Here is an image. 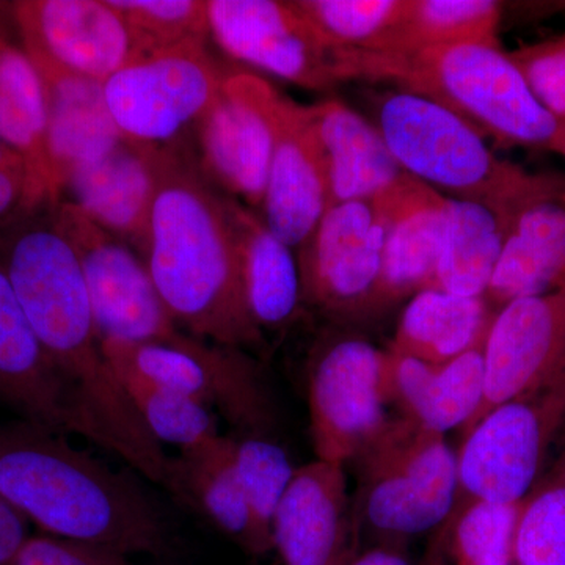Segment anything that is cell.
<instances>
[{
    "instance_id": "obj_19",
    "label": "cell",
    "mask_w": 565,
    "mask_h": 565,
    "mask_svg": "<svg viewBox=\"0 0 565 565\" xmlns=\"http://www.w3.org/2000/svg\"><path fill=\"white\" fill-rule=\"evenodd\" d=\"M388 217L381 277L363 322L375 321L433 288L445 196L405 173L377 196Z\"/></svg>"
},
{
    "instance_id": "obj_36",
    "label": "cell",
    "mask_w": 565,
    "mask_h": 565,
    "mask_svg": "<svg viewBox=\"0 0 565 565\" xmlns=\"http://www.w3.org/2000/svg\"><path fill=\"white\" fill-rule=\"evenodd\" d=\"M232 438L233 462L256 526L273 545V520L297 468L270 435L237 434Z\"/></svg>"
},
{
    "instance_id": "obj_11",
    "label": "cell",
    "mask_w": 565,
    "mask_h": 565,
    "mask_svg": "<svg viewBox=\"0 0 565 565\" xmlns=\"http://www.w3.org/2000/svg\"><path fill=\"white\" fill-rule=\"evenodd\" d=\"M55 217L79 258L102 341L150 343L182 332L163 305L139 252L74 204H55Z\"/></svg>"
},
{
    "instance_id": "obj_25",
    "label": "cell",
    "mask_w": 565,
    "mask_h": 565,
    "mask_svg": "<svg viewBox=\"0 0 565 565\" xmlns=\"http://www.w3.org/2000/svg\"><path fill=\"white\" fill-rule=\"evenodd\" d=\"M326 167L329 207L374 200L405 172L377 128L341 99L308 106Z\"/></svg>"
},
{
    "instance_id": "obj_32",
    "label": "cell",
    "mask_w": 565,
    "mask_h": 565,
    "mask_svg": "<svg viewBox=\"0 0 565 565\" xmlns=\"http://www.w3.org/2000/svg\"><path fill=\"white\" fill-rule=\"evenodd\" d=\"M114 370L141 422L159 445L177 446L178 451H185L222 435L217 414L211 408L185 394L154 384L128 367L114 366Z\"/></svg>"
},
{
    "instance_id": "obj_28",
    "label": "cell",
    "mask_w": 565,
    "mask_h": 565,
    "mask_svg": "<svg viewBox=\"0 0 565 565\" xmlns=\"http://www.w3.org/2000/svg\"><path fill=\"white\" fill-rule=\"evenodd\" d=\"M497 310L486 297L424 289L404 305L388 351L445 364L484 348Z\"/></svg>"
},
{
    "instance_id": "obj_37",
    "label": "cell",
    "mask_w": 565,
    "mask_h": 565,
    "mask_svg": "<svg viewBox=\"0 0 565 565\" xmlns=\"http://www.w3.org/2000/svg\"><path fill=\"white\" fill-rule=\"evenodd\" d=\"M140 41L145 54L210 39L207 0H110Z\"/></svg>"
},
{
    "instance_id": "obj_14",
    "label": "cell",
    "mask_w": 565,
    "mask_h": 565,
    "mask_svg": "<svg viewBox=\"0 0 565 565\" xmlns=\"http://www.w3.org/2000/svg\"><path fill=\"white\" fill-rule=\"evenodd\" d=\"M211 39L233 61L307 90L341 84L333 52L291 0H207Z\"/></svg>"
},
{
    "instance_id": "obj_8",
    "label": "cell",
    "mask_w": 565,
    "mask_h": 565,
    "mask_svg": "<svg viewBox=\"0 0 565 565\" xmlns=\"http://www.w3.org/2000/svg\"><path fill=\"white\" fill-rule=\"evenodd\" d=\"M114 366L192 397L232 424L237 434L270 435L277 407L263 367L250 352L178 332L150 343L103 341Z\"/></svg>"
},
{
    "instance_id": "obj_18",
    "label": "cell",
    "mask_w": 565,
    "mask_h": 565,
    "mask_svg": "<svg viewBox=\"0 0 565 565\" xmlns=\"http://www.w3.org/2000/svg\"><path fill=\"white\" fill-rule=\"evenodd\" d=\"M270 533L285 565H344L359 552L345 467L315 459L297 468Z\"/></svg>"
},
{
    "instance_id": "obj_9",
    "label": "cell",
    "mask_w": 565,
    "mask_h": 565,
    "mask_svg": "<svg viewBox=\"0 0 565 565\" xmlns=\"http://www.w3.org/2000/svg\"><path fill=\"white\" fill-rule=\"evenodd\" d=\"M206 44L152 52L111 74L104 95L121 136L141 147L184 143L226 77Z\"/></svg>"
},
{
    "instance_id": "obj_33",
    "label": "cell",
    "mask_w": 565,
    "mask_h": 565,
    "mask_svg": "<svg viewBox=\"0 0 565 565\" xmlns=\"http://www.w3.org/2000/svg\"><path fill=\"white\" fill-rule=\"evenodd\" d=\"M514 565H565V440L520 505Z\"/></svg>"
},
{
    "instance_id": "obj_3",
    "label": "cell",
    "mask_w": 565,
    "mask_h": 565,
    "mask_svg": "<svg viewBox=\"0 0 565 565\" xmlns=\"http://www.w3.org/2000/svg\"><path fill=\"white\" fill-rule=\"evenodd\" d=\"M341 84L388 82L423 96L504 148L556 152L564 122L535 99L508 52L493 44H456L411 54L333 51Z\"/></svg>"
},
{
    "instance_id": "obj_41",
    "label": "cell",
    "mask_w": 565,
    "mask_h": 565,
    "mask_svg": "<svg viewBox=\"0 0 565 565\" xmlns=\"http://www.w3.org/2000/svg\"><path fill=\"white\" fill-rule=\"evenodd\" d=\"M29 537V520L0 493V565L13 564Z\"/></svg>"
},
{
    "instance_id": "obj_1",
    "label": "cell",
    "mask_w": 565,
    "mask_h": 565,
    "mask_svg": "<svg viewBox=\"0 0 565 565\" xmlns=\"http://www.w3.org/2000/svg\"><path fill=\"white\" fill-rule=\"evenodd\" d=\"M188 145L161 150L141 258L182 332L263 353L267 340L245 302L225 195L200 172Z\"/></svg>"
},
{
    "instance_id": "obj_2",
    "label": "cell",
    "mask_w": 565,
    "mask_h": 565,
    "mask_svg": "<svg viewBox=\"0 0 565 565\" xmlns=\"http://www.w3.org/2000/svg\"><path fill=\"white\" fill-rule=\"evenodd\" d=\"M0 493L54 537L122 555L166 545L162 511L136 475L114 470L40 424H0Z\"/></svg>"
},
{
    "instance_id": "obj_7",
    "label": "cell",
    "mask_w": 565,
    "mask_h": 565,
    "mask_svg": "<svg viewBox=\"0 0 565 565\" xmlns=\"http://www.w3.org/2000/svg\"><path fill=\"white\" fill-rule=\"evenodd\" d=\"M563 433L565 370L490 408L463 430L456 451L457 493L449 516L476 501L514 504L525 500Z\"/></svg>"
},
{
    "instance_id": "obj_20",
    "label": "cell",
    "mask_w": 565,
    "mask_h": 565,
    "mask_svg": "<svg viewBox=\"0 0 565 565\" xmlns=\"http://www.w3.org/2000/svg\"><path fill=\"white\" fill-rule=\"evenodd\" d=\"M159 162L161 150L122 139L103 158L71 174L61 202L79 207L141 256L158 189Z\"/></svg>"
},
{
    "instance_id": "obj_5",
    "label": "cell",
    "mask_w": 565,
    "mask_h": 565,
    "mask_svg": "<svg viewBox=\"0 0 565 565\" xmlns=\"http://www.w3.org/2000/svg\"><path fill=\"white\" fill-rule=\"evenodd\" d=\"M0 262L22 310L66 388L96 403L115 388L77 253L55 217V204L0 230Z\"/></svg>"
},
{
    "instance_id": "obj_35",
    "label": "cell",
    "mask_w": 565,
    "mask_h": 565,
    "mask_svg": "<svg viewBox=\"0 0 565 565\" xmlns=\"http://www.w3.org/2000/svg\"><path fill=\"white\" fill-rule=\"evenodd\" d=\"M520 503L476 501L449 516L441 544L455 565H514Z\"/></svg>"
},
{
    "instance_id": "obj_12",
    "label": "cell",
    "mask_w": 565,
    "mask_h": 565,
    "mask_svg": "<svg viewBox=\"0 0 565 565\" xmlns=\"http://www.w3.org/2000/svg\"><path fill=\"white\" fill-rule=\"evenodd\" d=\"M388 217L381 200L329 207L296 253L305 310L337 326L363 322L381 277Z\"/></svg>"
},
{
    "instance_id": "obj_24",
    "label": "cell",
    "mask_w": 565,
    "mask_h": 565,
    "mask_svg": "<svg viewBox=\"0 0 565 565\" xmlns=\"http://www.w3.org/2000/svg\"><path fill=\"white\" fill-rule=\"evenodd\" d=\"M225 210L253 322L266 340L289 332L307 315L296 252L252 207L225 195Z\"/></svg>"
},
{
    "instance_id": "obj_4",
    "label": "cell",
    "mask_w": 565,
    "mask_h": 565,
    "mask_svg": "<svg viewBox=\"0 0 565 565\" xmlns=\"http://www.w3.org/2000/svg\"><path fill=\"white\" fill-rule=\"evenodd\" d=\"M371 122L405 173L446 199L482 204L512 218L565 188V178L531 173L498 158L484 136L423 96L367 93Z\"/></svg>"
},
{
    "instance_id": "obj_21",
    "label": "cell",
    "mask_w": 565,
    "mask_h": 565,
    "mask_svg": "<svg viewBox=\"0 0 565 565\" xmlns=\"http://www.w3.org/2000/svg\"><path fill=\"white\" fill-rule=\"evenodd\" d=\"M31 58L43 82L52 193L61 203L71 174L103 158L125 137L107 107L104 82L70 73L44 58Z\"/></svg>"
},
{
    "instance_id": "obj_17",
    "label": "cell",
    "mask_w": 565,
    "mask_h": 565,
    "mask_svg": "<svg viewBox=\"0 0 565 565\" xmlns=\"http://www.w3.org/2000/svg\"><path fill=\"white\" fill-rule=\"evenodd\" d=\"M270 122L273 158L259 215L297 253L329 210L326 167L308 106L275 87Z\"/></svg>"
},
{
    "instance_id": "obj_13",
    "label": "cell",
    "mask_w": 565,
    "mask_h": 565,
    "mask_svg": "<svg viewBox=\"0 0 565 565\" xmlns=\"http://www.w3.org/2000/svg\"><path fill=\"white\" fill-rule=\"evenodd\" d=\"M275 87L248 71L226 74L217 98L193 128L196 166L230 199L262 210L273 158Z\"/></svg>"
},
{
    "instance_id": "obj_44",
    "label": "cell",
    "mask_w": 565,
    "mask_h": 565,
    "mask_svg": "<svg viewBox=\"0 0 565 565\" xmlns=\"http://www.w3.org/2000/svg\"><path fill=\"white\" fill-rule=\"evenodd\" d=\"M434 565H445V564L441 563V561H440V563H438V561H435Z\"/></svg>"
},
{
    "instance_id": "obj_10",
    "label": "cell",
    "mask_w": 565,
    "mask_h": 565,
    "mask_svg": "<svg viewBox=\"0 0 565 565\" xmlns=\"http://www.w3.org/2000/svg\"><path fill=\"white\" fill-rule=\"evenodd\" d=\"M385 349L351 333L319 338L308 356L307 399L316 459L352 463L384 429Z\"/></svg>"
},
{
    "instance_id": "obj_39",
    "label": "cell",
    "mask_w": 565,
    "mask_h": 565,
    "mask_svg": "<svg viewBox=\"0 0 565 565\" xmlns=\"http://www.w3.org/2000/svg\"><path fill=\"white\" fill-rule=\"evenodd\" d=\"M52 202L50 189L20 151L0 140V230L31 217Z\"/></svg>"
},
{
    "instance_id": "obj_16",
    "label": "cell",
    "mask_w": 565,
    "mask_h": 565,
    "mask_svg": "<svg viewBox=\"0 0 565 565\" xmlns=\"http://www.w3.org/2000/svg\"><path fill=\"white\" fill-rule=\"evenodd\" d=\"M484 399L490 408L552 381L565 370V292L522 297L498 308L484 348Z\"/></svg>"
},
{
    "instance_id": "obj_43",
    "label": "cell",
    "mask_w": 565,
    "mask_h": 565,
    "mask_svg": "<svg viewBox=\"0 0 565 565\" xmlns=\"http://www.w3.org/2000/svg\"><path fill=\"white\" fill-rule=\"evenodd\" d=\"M557 154L564 156L565 158V122H564V131L563 137H561L559 147H557Z\"/></svg>"
},
{
    "instance_id": "obj_23",
    "label": "cell",
    "mask_w": 565,
    "mask_h": 565,
    "mask_svg": "<svg viewBox=\"0 0 565 565\" xmlns=\"http://www.w3.org/2000/svg\"><path fill=\"white\" fill-rule=\"evenodd\" d=\"M0 401L21 419L76 434L68 392L0 262Z\"/></svg>"
},
{
    "instance_id": "obj_42",
    "label": "cell",
    "mask_w": 565,
    "mask_h": 565,
    "mask_svg": "<svg viewBox=\"0 0 565 565\" xmlns=\"http://www.w3.org/2000/svg\"><path fill=\"white\" fill-rule=\"evenodd\" d=\"M405 546L374 545L355 552L344 565H412Z\"/></svg>"
},
{
    "instance_id": "obj_40",
    "label": "cell",
    "mask_w": 565,
    "mask_h": 565,
    "mask_svg": "<svg viewBox=\"0 0 565 565\" xmlns=\"http://www.w3.org/2000/svg\"><path fill=\"white\" fill-rule=\"evenodd\" d=\"M11 565H128V563H126V555L115 550L44 534L29 537Z\"/></svg>"
},
{
    "instance_id": "obj_6",
    "label": "cell",
    "mask_w": 565,
    "mask_h": 565,
    "mask_svg": "<svg viewBox=\"0 0 565 565\" xmlns=\"http://www.w3.org/2000/svg\"><path fill=\"white\" fill-rule=\"evenodd\" d=\"M353 463L352 509L359 537L366 533L374 545L405 546L444 526L451 514L457 456L445 435L396 416Z\"/></svg>"
},
{
    "instance_id": "obj_22",
    "label": "cell",
    "mask_w": 565,
    "mask_h": 565,
    "mask_svg": "<svg viewBox=\"0 0 565 565\" xmlns=\"http://www.w3.org/2000/svg\"><path fill=\"white\" fill-rule=\"evenodd\" d=\"M382 392L401 418L445 435L465 429L484 399V355L476 349L445 364L385 349Z\"/></svg>"
},
{
    "instance_id": "obj_26",
    "label": "cell",
    "mask_w": 565,
    "mask_h": 565,
    "mask_svg": "<svg viewBox=\"0 0 565 565\" xmlns=\"http://www.w3.org/2000/svg\"><path fill=\"white\" fill-rule=\"evenodd\" d=\"M553 292H565V188L515 215L486 299L498 310Z\"/></svg>"
},
{
    "instance_id": "obj_15",
    "label": "cell",
    "mask_w": 565,
    "mask_h": 565,
    "mask_svg": "<svg viewBox=\"0 0 565 565\" xmlns=\"http://www.w3.org/2000/svg\"><path fill=\"white\" fill-rule=\"evenodd\" d=\"M11 10L24 51L70 73L106 82L147 55L110 0H21Z\"/></svg>"
},
{
    "instance_id": "obj_27",
    "label": "cell",
    "mask_w": 565,
    "mask_h": 565,
    "mask_svg": "<svg viewBox=\"0 0 565 565\" xmlns=\"http://www.w3.org/2000/svg\"><path fill=\"white\" fill-rule=\"evenodd\" d=\"M167 492L248 552L273 550L245 500L233 462L232 438L226 435L172 456Z\"/></svg>"
},
{
    "instance_id": "obj_30",
    "label": "cell",
    "mask_w": 565,
    "mask_h": 565,
    "mask_svg": "<svg viewBox=\"0 0 565 565\" xmlns=\"http://www.w3.org/2000/svg\"><path fill=\"white\" fill-rule=\"evenodd\" d=\"M501 21L503 6L494 0H407L399 22L370 52L411 54L475 43L500 46Z\"/></svg>"
},
{
    "instance_id": "obj_31",
    "label": "cell",
    "mask_w": 565,
    "mask_h": 565,
    "mask_svg": "<svg viewBox=\"0 0 565 565\" xmlns=\"http://www.w3.org/2000/svg\"><path fill=\"white\" fill-rule=\"evenodd\" d=\"M0 140L20 151L52 193L46 150V99L35 63L24 47L0 36Z\"/></svg>"
},
{
    "instance_id": "obj_38",
    "label": "cell",
    "mask_w": 565,
    "mask_h": 565,
    "mask_svg": "<svg viewBox=\"0 0 565 565\" xmlns=\"http://www.w3.org/2000/svg\"><path fill=\"white\" fill-rule=\"evenodd\" d=\"M508 54L535 99L556 120L565 122V35L523 44Z\"/></svg>"
},
{
    "instance_id": "obj_29",
    "label": "cell",
    "mask_w": 565,
    "mask_h": 565,
    "mask_svg": "<svg viewBox=\"0 0 565 565\" xmlns=\"http://www.w3.org/2000/svg\"><path fill=\"white\" fill-rule=\"evenodd\" d=\"M512 218L471 202L446 199L433 288L486 297L500 263Z\"/></svg>"
},
{
    "instance_id": "obj_34",
    "label": "cell",
    "mask_w": 565,
    "mask_h": 565,
    "mask_svg": "<svg viewBox=\"0 0 565 565\" xmlns=\"http://www.w3.org/2000/svg\"><path fill=\"white\" fill-rule=\"evenodd\" d=\"M330 51H375L407 0H291Z\"/></svg>"
}]
</instances>
